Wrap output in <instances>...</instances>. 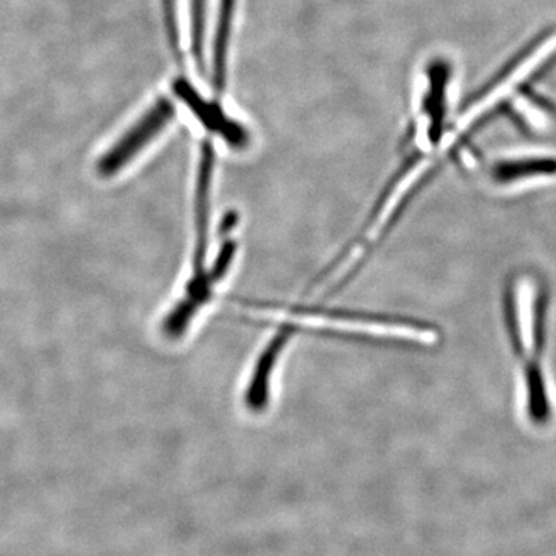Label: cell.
<instances>
[{
  "mask_svg": "<svg viewBox=\"0 0 556 556\" xmlns=\"http://www.w3.org/2000/svg\"><path fill=\"white\" fill-rule=\"evenodd\" d=\"M244 317L252 320L273 321L278 327L298 331L299 328L338 329V331L362 332L368 336H391L396 339L417 340V342H434L438 332L431 325L419 324L407 318L371 316V314L346 313V311H328L321 308H302V306H278L276 303L248 302L233 300Z\"/></svg>",
  "mask_w": 556,
  "mask_h": 556,
  "instance_id": "cell-1",
  "label": "cell"
},
{
  "mask_svg": "<svg viewBox=\"0 0 556 556\" xmlns=\"http://www.w3.org/2000/svg\"><path fill=\"white\" fill-rule=\"evenodd\" d=\"M547 288L541 285L533 303L532 351L522 364L526 383L527 413L532 422L543 426L551 417V399H548L546 376L543 361L547 340Z\"/></svg>",
  "mask_w": 556,
  "mask_h": 556,
  "instance_id": "cell-2",
  "label": "cell"
},
{
  "mask_svg": "<svg viewBox=\"0 0 556 556\" xmlns=\"http://www.w3.org/2000/svg\"><path fill=\"white\" fill-rule=\"evenodd\" d=\"M174 115V105L170 101L156 102L108 153L101 156L97 164L98 174L104 178L118 174L149 142L156 138Z\"/></svg>",
  "mask_w": 556,
  "mask_h": 556,
  "instance_id": "cell-3",
  "label": "cell"
},
{
  "mask_svg": "<svg viewBox=\"0 0 556 556\" xmlns=\"http://www.w3.org/2000/svg\"><path fill=\"white\" fill-rule=\"evenodd\" d=\"M554 156H521L496 161L490 169V178L501 186H510L526 179L555 177Z\"/></svg>",
  "mask_w": 556,
  "mask_h": 556,
  "instance_id": "cell-4",
  "label": "cell"
}]
</instances>
